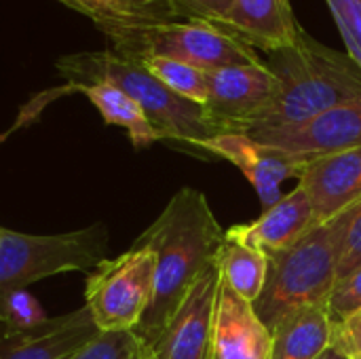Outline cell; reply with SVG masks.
Instances as JSON below:
<instances>
[{
    "instance_id": "cell-1",
    "label": "cell",
    "mask_w": 361,
    "mask_h": 359,
    "mask_svg": "<svg viewBox=\"0 0 361 359\" xmlns=\"http://www.w3.org/2000/svg\"><path fill=\"white\" fill-rule=\"evenodd\" d=\"M135 241L154 254V292L135 330L146 347L173 317L192 284L216 264L226 231L201 190L180 188Z\"/></svg>"
},
{
    "instance_id": "cell-2",
    "label": "cell",
    "mask_w": 361,
    "mask_h": 359,
    "mask_svg": "<svg viewBox=\"0 0 361 359\" xmlns=\"http://www.w3.org/2000/svg\"><path fill=\"white\" fill-rule=\"evenodd\" d=\"M264 66L275 78V95L245 131L298 125L361 97V68L351 55L322 44L305 30L294 44L267 53Z\"/></svg>"
},
{
    "instance_id": "cell-3",
    "label": "cell",
    "mask_w": 361,
    "mask_h": 359,
    "mask_svg": "<svg viewBox=\"0 0 361 359\" xmlns=\"http://www.w3.org/2000/svg\"><path fill=\"white\" fill-rule=\"evenodd\" d=\"M360 201L328 222L313 224L290 248L269 254V275L262 294L254 303L256 315L269 328L294 309L307 305L328 307L336 284L338 260L345 248V235Z\"/></svg>"
},
{
    "instance_id": "cell-4",
    "label": "cell",
    "mask_w": 361,
    "mask_h": 359,
    "mask_svg": "<svg viewBox=\"0 0 361 359\" xmlns=\"http://www.w3.org/2000/svg\"><path fill=\"white\" fill-rule=\"evenodd\" d=\"M57 68L70 85L110 83L118 87L142 106L150 123L163 133L165 140H176L199 148L205 140L224 133L205 106L180 97L157 80L140 61L121 57L112 49L59 57Z\"/></svg>"
},
{
    "instance_id": "cell-5",
    "label": "cell",
    "mask_w": 361,
    "mask_h": 359,
    "mask_svg": "<svg viewBox=\"0 0 361 359\" xmlns=\"http://www.w3.org/2000/svg\"><path fill=\"white\" fill-rule=\"evenodd\" d=\"M108 248L102 224L63 235H25L0 229V324L8 303L34 281L70 271L95 269Z\"/></svg>"
},
{
    "instance_id": "cell-6",
    "label": "cell",
    "mask_w": 361,
    "mask_h": 359,
    "mask_svg": "<svg viewBox=\"0 0 361 359\" xmlns=\"http://www.w3.org/2000/svg\"><path fill=\"white\" fill-rule=\"evenodd\" d=\"M108 40L116 55L133 61L165 57L195 66L203 72L260 63L254 49L239 42L228 32L203 21L131 25L108 36Z\"/></svg>"
},
{
    "instance_id": "cell-7",
    "label": "cell",
    "mask_w": 361,
    "mask_h": 359,
    "mask_svg": "<svg viewBox=\"0 0 361 359\" xmlns=\"http://www.w3.org/2000/svg\"><path fill=\"white\" fill-rule=\"evenodd\" d=\"M154 292V254L133 243L116 258H104L89 271L85 307L99 332H135Z\"/></svg>"
},
{
    "instance_id": "cell-8",
    "label": "cell",
    "mask_w": 361,
    "mask_h": 359,
    "mask_svg": "<svg viewBox=\"0 0 361 359\" xmlns=\"http://www.w3.org/2000/svg\"><path fill=\"white\" fill-rule=\"evenodd\" d=\"M260 144L313 161L361 146V97L330 108L305 123L245 131Z\"/></svg>"
},
{
    "instance_id": "cell-9",
    "label": "cell",
    "mask_w": 361,
    "mask_h": 359,
    "mask_svg": "<svg viewBox=\"0 0 361 359\" xmlns=\"http://www.w3.org/2000/svg\"><path fill=\"white\" fill-rule=\"evenodd\" d=\"M218 288L220 269L216 260L192 284L161 334L144 347L142 359H209Z\"/></svg>"
},
{
    "instance_id": "cell-10",
    "label": "cell",
    "mask_w": 361,
    "mask_h": 359,
    "mask_svg": "<svg viewBox=\"0 0 361 359\" xmlns=\"http://www.w3.org/2000/svg\"><path fill=\"white\" fill-rule=\"evenodd\" d=\"M207 112L224 133H243L247 125L262 114L273 95L275 78L264 66H231L207 72Z\"/></svg>"
},
{
    "instance_id": "cell-11",
    "label": "cell",
    "mask_w": 361,
    "mask_h": 359,
    "mask_svg": "<svg viewBox=\"0 0 361 359\" xmlns=\"http://www.w3.org/2000/svg\"><path fill=\"white\" fill-rule=\"evenodd\" d=\"M197 150L233 163L250 180L264 209H269L283 197L281 184L292 178L298 180L307 165V161L260 144L247 133H220L199 144Z\"/></svg>"
},
{
    "instance_id": "cell-12",
    "label": "cell",
    "mask_w": 361,
    "mask_h": 359,
    "mask_svg": "<svg viewBox=\"0 0 361 359\" xmlns=\"http://www.w3.org/2000/svg\"><path fill=\"white\" fill-rule=\"evenodd\" d=\"M99 330L87 307L0 336V359H70Z\"/></svg>"
},
{
    "instance_id": "cell-13",
    "label": "cell",
    "mask_w": 361,
    "mask_h": 359,
    "mask_svg": "<svg viewBox=\"0 0 361 359\" xmlns=\"http://www.w3.org/2000/svg\"><path fill=\"white\" fill-rule=\"evenodd\" d=\"M298 186L311 201L315 224L343 214L361 201V146L309 161Z\"/></svg>"
},
{
    "instance_id": "cell-14",
    "label": "cell",
    "mask_w": 361,
    "mask_h": 359,
    "mask_svg": "<svg viewBox=\"0 0 361 359\" xmlns=\"http://www.w3.org/2000/svg\"><path fill=\"white\" fill-rule=\"evenodd\" d=\"M209 359H271V332L254 305L237 296L220 277Z\"/></svg>"
},
{
    "instance_id": "cell-15",
    "label": "cell",
    "mask_w": 361,
    "mask_h": 359,
    "mask_svg": "<svg viewBox=\"0 0 361 359\" xmlns=\"http://www.w3.org/2000/svg\"><path fill=\"white\" fill-rule=\"evenodd\" d=\"M218 28L250 49L264 53L294 44L302 32L290 0H233Z\"/></svg>"
},
{
    "instance_id": "cell-16",
    "label": "cell",
    "mask_w": 361,
    "mask_h": 359,
    "mask_svg": "<svg viewBox=\"0 0 361 359\" xmlns=\"http://www.w3.org/2000/svg\"><path fill=\"white\" fill-rule=\"evenodd\" d=\"M313 207L307 193L298 186L283 195L275 205L247 224H235L226 229V239L262 254H275L290 248L313 226Z\"/></svg>"
},
{
    "instance_id": "cell-17",
    "label": "cell",
    "mask_w": 361,
    "mask_h": 359,
    "mask_svg": "<svg viewBox=\"0 0 361 359\" xmlns=\"http://www.w3.org/2000/svg\"><path fill=\"white\" fill-rule=\"evenodd\" d=\"M328 307L307 305L283 315L271 330V359H317L330 349Z\"/></svg>"
},
{
    "instance_id": "cell-18",
    "label": "cell",
    "mask_w": 361,
    "mask_h": 359,
    "mask_svg": "<svg viewBox=\"0 0 361 359\" xmlns=\"http://www.w3.org/2000/svg\"><path fill=\"white\" fill-rule=\"evenodd\" d=\"M70 89L87 95V99L95 106L106 125H116L125 129L135 148H146L154 142L165 140L163 133L150 123L142 106L118 87L110 83H87L70 85Z\"/></svg>"
},
{
    "instance_id": "cell-19",
    "label": "cell",
    "mask_w": 361,
    "mask_h": 359,
    "mask_svg": "<svg viewBox=\"0 0 361 359\" xmlns=\"http://www.w3.org/2000/svg\"><path fill=\"white\" fill-rule=\"evenodd\" d=\"M218 269L222 281L243 300L256 303L264 290L269 275L267 254L226 239L218 254Z\"/></svg>"
},
{
    "instance_id": "cell-20",
    "label": "cell",
    "mask_w": 361,
    "mask_h": 359,
    "mask_svg": "<svg viewBox=\"0 0 361 359\" xmlns=\"http://www.w3.org/2000/svg\"><path fill=\"white\" fill-rule=\"evenodd\" d=\"M157 80H161L167 89H171L173 93H178L184 99H190L195 104L205 106L207 104V72L182 63V61H173V59H165V57H148L140 61Z\"/></svg>"
},
{
    "instance_id": "cell-21",
    "label": "cell",
    "mask_w": 361,
    "mask_h": 359,
    "mask_svg": "<svg viewBox=\"0 0 361 359\" xmlns=\"http://www.w3.org/2000/svg\"><path fill=\"white\" fill-rule=\"evenodd\" d=\"M68 8L89 17L106 36L116 34L118 30L142 25L125 0H59Z\"/></svg>"
},
{
    "instance_id": "cell-22",
    "label": "cell",
    "mask_w": 361,
    "mask_h": 359,
    "mask_svg": "<svg viewBox=\"0 0 361 359\" xmlns=\"http://www.w3.org/2000/svg\"><path fill=\"white\" fill-rule=\"evenodd\" d=\"M142 349L135 332H97L70 359H140Z\"/></svg>"
},
{
    "instance_id": "cell-23",
    "label": "cell",
    "mask_w": 361,
    "mask_h": 359,
    "mask_svg": "<svg viewBox=\"0 0 361 359\" xmlns=\"http://www.w3.org/2000/svg\"><path fill=\"white\" fill-rule=\"evenodd\" d=\"M326 2L345 40L347 53L361 68V0H326Z\"/></svg>"
},
{
    "instance_id": "cell-24",
    "label": "cell",
    "mask_w": 361,
    "mask_h": 359,
    "mask_svg": "<svg viewBox=\"0 0 361 359\" xmlns=\"http://www.w3.org/2000/svg\"><path fill=\"white\" fill-rule=\"evenodd\" d=\"M361 309V267L351 271L349 275L336 279L330 298H328V313L332 324L343 322L345 317L353 315Z\"/></svg>"
},
{
    "instance_id": "cell-25",
    "label": "cell",
    "mask_w": 361,
    "mask_h": 359,
    "mask_svg": "<svg viewBox=\"0 0 361 359\" xmlns=\"http://www.w3.org/2000/svg\"><path fill=\"white\" fill-rule=\"evenodd\" d=\"M233 0H171L176 19L180 21H203L220 25L228 15Z\"/></svg>"
},
{
    "instance_id": "cell-26",
    "label": "cell",
    "mask_w": 361,
    "mask_h": 359,
    "mask_svg": "<svg viewBox=\"0 0 361 359\" xmlns=\"http://www.w3.org/2000/svg\"><path fill=\"white\" fill-rule=\"evenodd\" d=\"M330 347L343 358L361 359V309L343 322L332 324Z\"/></svg>"
},
{
    "instance_id": "cell-27",
    "label": "cell",
    "mask_w": 361,
    "mask_h": 359,
    "mask_svg": "<svg viewBox=\"0 0 361 359\" xmlns=\"http://www.w3.org/2000/svg\"><path fill=\"white\" fill-rule=\"evenodd\" d=\"M357 267H361V201L349 222L347 235H345V248L338 260V273L336 279L349 275L351 271H355Z\"/></svg>"
},
{
    "instance_id": "cell-28",
    "label": "cell",
    "mask_w": 361,
    "mask_h": 359,
    "mask_svg": "<svg viewBox=\"0 0 361 359\" xmlns=\"http://www.w3.org/2000/svg\"><path fill=\"white\" fill-rule=\"evenodd\" d=\"M125 2L142 25L178 21L171 8V0H125Z\"/></svg>"
},
{
    "instance_id": "cell-29",
    "label": "cell",
    "mask_w": 361,
    "mask_h": 359,
    "mask_svg": "<svg viewBox=\"0 0 361 359\" xmlns=\"http://www.w3.org/2000/svg\"><path fill=\"white\" fill-rule=\"evenodd\" d=\"M317 359H347V358H343V355H341L338 351H334V349L330 347V349H328L326 353H322V355H319Z\"/></svg>"
},
{
    "instance_id": "cell-30",
    "label": "cell",
    "mask_w": 361,
    "mask_h": 359,
    "mask_svg": "<svg viewBox=\"0 0 361 359\" xmlns=\"http://www.w3.org/2000/svg\"><path fill=\"white\" fill-rule=\"evenodd\" d=\"M142 351H144V349H142ZM140 359H142V358H140Z\"/></svg>"
}]
</instances>
